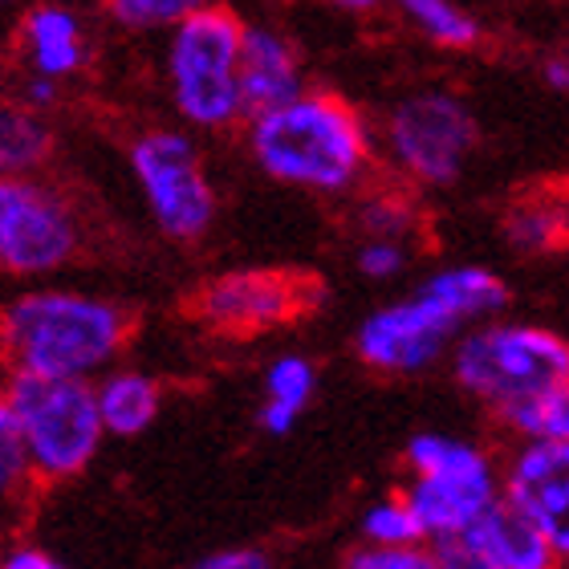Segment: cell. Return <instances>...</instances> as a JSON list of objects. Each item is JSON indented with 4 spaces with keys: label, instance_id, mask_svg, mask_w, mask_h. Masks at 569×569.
Masks as SVG:
<instances>
[{
    "label": "cell",
    "instance_id": "cell-29",
    "mask_svg": "<svg viewBox=\"0 0 569 569\" xmlns=\"http://www.w3.org/2000/svg\"><path fill=\"white\" fill-rule=\"evenodd\" d=\"M358 269L367 277H395L403 269V249L391 240H370L367 249L358 252Z\"/></svg>",
    "mask_w": 569,
    "mask_h": 569
},
{
    "label": "cell",
    "instance_id": "cell-12",
    "mask_svg": "<svg viewBox=\"0 0 569 569\" xmlns=\"http://www.w3.org/2000/svg\"><path fill=\"white\" fill-rule=\"evenodd\" d=\"M411 509L419 512L427 537L439 533H463L480 512L497 500V480H492V463L485 451L472 448L456 463L439 468V472L416 476V485L407 492Z\"/></svg>",
    "mask_w": 569,
    "mask_h": 569
},
{
    "label": "cell",
    "instance_id": "cell-16",
    "mask_svg": "<svg viewBox=\"0 0 569 569\" xmlns=\"http://www.w3.org/2000/svg\"><path fill=\"white\" fill-rule=\"evenodd\" d=\"M98 403H102L107 431H114V436H139V431H147V427L154 423V416H159V387H154L147 375L122 370V375L102 379Z\"/></svg>",
    "mask_w": 569,
    "mask_h": 569
},
{
    "label": "cell",
    "instance_id": "cell-4",
    "mask_svg": "<svg viewBox=\"0 0 569 569\" xmlns=\"http://www.w3.org/2000/svg\"><path fill=\"white\" fill-rule=\"evenodd\" d=\"M4 403L21 423L33 472L41 480H66L94 460L107 419L98 403V387L86 379H46L12 370Z\"/></svg>",
    "mask_w": 569,
    "mask_h": 569
},
{
    "label": "cell",
    "instance_id": "cell-24",
    "mask_svg": "<svg viewBox=\"0 0 569 569\" xmlns=\"http://www.w3.org/2000/svg\"><path fill=\"white\" fill-rule=\"evenodd\" d=\"M33 472V456H29V443H24V431L12 416L9 403H0V480L4 488L24 485V476Z\"/></svg>",
    "mask_w": 569,
    "mask_h": 569
},
{
    "label": "cell",
    "instance_id": "cell-2",
    "mask_svg": "<svg viewBox=\"0 0 569 569\" xmlns=\"http://www.w3.org/2000/svg\"><path fill=\"white\" fill-rule=\"evenodd\" d=\"M509 301V289L488 269H448L436 273L411 301L379 309L358 330V355L387 375H416L431 367L451 333L468 318L497 313Z\"/></svg>",
    "mask_w": 569,
    "mask_h": 569
},
{
    "label": "cell",
    "instance_id": "cell-20",
    "mask_svg": "<svg viewBox=\"0 0 569 569\" xmlns=\"http://www.w3.org/2000/svg\"><path fill=\"white\" fill-rule=\"evenodd\" d=\"M395 4H399L427 37H436L439 46H476V37H480L472 17H463L451 0H395Z\"/></svg>",
    "mask_w": 569,
    "mask_h": 569
},
{
    "label": "cell",
    "instance_id": "cell-28",
    "mask_svg": "<svg viewBox=\"0 0 569 569\" xmlns=\"http://www.w3.org/2000/svg\"><path fill=\"white\" fill-rule=\"evenodd\" d=\"M362 224L375 237H399V232L411 228V200H399V196H391V200H370L367 212H362Z\"/></svg>",
    "mask_w": 569,
    "mask_h": 569
},
{
    "label": "cell",
    "instance_id": "cell-7",
    "mask_svg": "<svg viewBox=\"0 0 569 569\" xmlns=\"http://www.w3.org/2000/svg\"><path fill=\"white\" fill-rule=\"evenodd\" d=\"M131 167L167 237L196 240L212 224L216 196L200 171L196 147L176 131H151L131 147Z\"/></svg>",
    "mask_w": 569,
    "mask_h": 569
},
{
    "label": "cell",
    "instance_id": "cell-10",
    "mask_svg": "<svg viewBox=\"0 0 569 569\" xmlns=\"http://www.w3.org/2000/svg\"><path fill=\"white\" fill-rule=\"evenodd\" d=\"M505 497L569 558V439H529L509 463Z\"/></svg>",
    "mask_w": 569,
    "mask_h": 569
},
{
    "label": "cell",
    "instance_id": "cell-3",
    "mask_svg": "<svg viewBox=\"0 0 569 569\" xmlns=\"http://www.w3.org/2000/svg\"><path fill=\"white\" fill-rule=\"evenodd\" d=\"M252 154L284 183L346 191L367 167V131L342 98L301 94L252 119Z\"/></svg>",
    "mask_w": 569,
    "mask_h": 569
},
{
    "label": "cell",
    "instance_id": "cell-33",
    "mask_svg": "<svg viewBox=\"0 0 569 569\" xmlns=\"http://www.w3.org/2000/svg\"><path fill=\"white\" fill-rule=\"evenodd\" d=\"M546 82L553 90H569V58H553L546 66Z\"/></svg>",
    "mask_w": 569,
    "mask_h": 569
},
{
    "label": "cell",
    "instance_id": "cell-27",
    "mask_svg": "<svg viewBox=\"0 0 569 569\" xmlns=\"http://www.w3.org/2000/svg\"><path fill=\"white\" fill-rule=\"evenodd\" d=\"M472 443H463V439H451V436H416L411 439V448H407V460L416 468V476L423 472H439V468H448L456 463L460 456H468Z\"/></svg>",
    "mask_w": 569,
    "mask_h": 569
},
{
    "label": "cell",
    "instance_id": "cell-22",
    "mask_svg": "<svg viewBox=\"0 0 569 569\" xmlns=\"http://www.w3.org/2000/svg\"><path fill=\"white\" fill-rule=\"evenodd\" d=\"M509 240L525 252L553 249V244L569 240L566 212L546 208V203H525V208H517V212L509 216Z\"/></svg>",
    "mask_w": 569,
    "mask_h": 569
},
{
    "label": "cell",
    "instance_id": "cell-11",
    "mask_svg": "<svg viewBox=\"0 0 569 569\" xmlns=\"http://www.w3.org/2000/svg\"><path fill=\"white\" fill-rule=\"evenodd\" d=\"M306 284L297 277L252 269V273H228L200 293V318L216 330L249 333L289 321L306 306Z\"/></svg>",
    "mask_w": 569,
    "mask_h": 569
},
{
    "label": "cell",
    "instance_id": "cell-34",
    "mask_svg": "<svg viewBox=\"0 0 569 569\" xmlns=\"http://www.w3.org/2000/svg\"><path fill=\"white\" fill-rule=\"evenodd\" d=\"M346 9H375V0H338Z\"/></svg>",
    "mask_w": 569,
    "mask_h": 569
},
{
    "label": "cell",
    "instance_id": "cell-26",
    "mask_svg": "<svg viewBox=\"0 0 569 569\" xmlns=\"http://www.w3.org/2000/svg\"><path fill=\"white\" fill-rule=\"evenodd\" d=\"M431 553L439 569H505L497 558H488L468 533H439L431 537Z\"/></svg>",
    "mask_w": 569,
    "mask_h": 569
},
{
    "label": "cell",
    "instance_id": "cell-14",
    "mask_svg": "<svg viewBox=\"0 0 569 569\" xmlns=\"http://www.w3.org/2000/svg\"><path fill=\"white\" fill-rule=\"evenodd\" d=\"M463 533L472 537L488 558H497L505 569H558L561 553L553 549V541L509 497L492 500Z\"/></svg>",
    "mask_w": 569,
    "mask_h": 569
},
{
    "label": "cell",
    "instance_id": "cell-5",
    "mask_svg": "<svg viewBox=\"0 0 569 569\" xmlns=\"http://www.w3.org/2000/svg\"><path fill=\"white\" fill-rule=\"evenodd\" d=\"M456 379L505 416L569 382V342L533 326H488L460 342Z\"/></svg>",
    "mask_w": 569,
    "mask_h": 569
},
{
    "label": "cell",
    "instance_id": "cell-8",
    "mask_svg": "<svg viewBox=\"0 0 569 569\" xmlns=\"http://www.w3.org/2000/svg\"><path fill=\"white\" fill-rule=\"evenodd\" d=\"M78 249V224L70 203L33 179L0 183V264L33 277L66 264Z\"/></svg>",
    "mask_w": 569,
    "mask_h": 569
},
{
    "label": "cell",
    "instance_id": "cell-15",
    "mask_svg": "<svg viewBox=\"0 0 569 569\" xmlns=\"http://www.w3.org/2000/svg\"><path fill=\"white\" fill-rule=\"evenodd\" d=\"M21 41L33 73H46V78H66L86 58L78 17L58 9V4H41V9L29 12L21 24Z\"/></svg>",
    "mask_w": 569,
    "mask_h": 569
},
{
    "label": "cell",
    "instance_id": "cell-19",
    "mask_svg": "<svg viewBox=\"0 0 569 569\" xmlns=\"http://www.w3.org/2000/svg\"><path fill=\"white\" fill-rule=\"evenodd\" d=\"M500 419L512 431H521L525 439H569V382H561L558 391L541 395V399L512 407Z\"/></svg>",
    "mask_w": 569,
    "mask_h": 569
},
{
    "label": "cell",
    "instance_id": "cell-6",
    "mask_svg": "<svg viewBox=\"0 0 569 569\" xmlns=\"http://www.w3.org/2000/svg\"><path fill=\"white\" fill-rule=\"evenodd\" d=\"M240 46L244 24L228 9H196L176 24L171 90L179 114L196 127H224L244 110L240 98Z\"/></svg>",
    "mask_w": 569,
    "mask_h": 569
},
{
    "label": "cell",
    "instance_id": "cell-17",
    "mask_svg": "<svg viewBox=\"0 0 569 569\" xmlns=\"http://www.w3.org/2000/svg\"><path fill=\"white\" fill-rule=\"evenodd\" d=\"M264 391H269V399L261 407V427L273 436H284L297 423L301 407L309 403V395H313V367L306 358H277L269 367Z\"/></svg>",
    "mask_w": 569,
    "mask_h": 569
},
{
    "label": "cell",
    "instance_id": "cell-21",
    "mask_svg": "<svg viewBox=\"0 0 569 569\" xmlns=\"http://www.w3.org/2000/svg\"><path fill=\"white\" fill-rule=\"evenodd\" d=\"M362 533L370 541H379V546H419L427 537V529L419 521V512L411 509V500L391 497L370 505L367 517H362Z\"/></svg>",
    "mask_w": 569,
    "mask_h": 569
},
{
    "label": "cell",
    "instance_id": "cell-32",
    "mask_svg": "<svg viewBox=\"0 0 569 569\" xmlns=\"http://www.w3.org/2000/svg\"><path fill=\"white\" fill-rule=\"evenodd\" d=\"M58 78H46V73H33L29 82H24V90H21V98L29 102V107H49L53 98H58Z\"/></svg>",
    "mask_w": 569,
    "mask_h": 569
},
{
    "label": "cell",
    "instance_id": "cell-13",
    "mask_svg": "<svg viewBox=\"0 0 569 569\" xmlns=\"http://www.w3.org/2000/svg\"><path fill=\"white\" fill-rule=\"evenodd\" d=\"M240 98L244 114H264L284 102L301 98V70H297L293 49L269 29L244 24V46H240Z\"/></svg>",
    "mask_w": 569,
    "mask_h": 569
},
{
    "label": "cell",
    "instance_id": "cell-1",
    "mask_svg": "<svg viewBox=\"0 0 569 569\" xmlns=\"http://www.w3.org/2000/svg\"><path fill=\"white\" fill-rule=\"evenodd\" d=\"M131 318L86 293H24L4 309V350L17 370L46 379H86L127 342Z\"/></svg>",
    "mask_w": 569,
    "mask_h": 569
},
{
    "label": "cell",
    "instance_id": "cell-25",
    "mask_svg": "<svg viewBox=\"0 0 569 569\" xmlns=\"http://www.w3.org/2000/svg\"><path fill=\"white\" fill-rule=\"evenodd\" d=\"M346 569H439L436 553L419 546H362L346 558Z\"/></svg>",
    "mask_w": 569,
    "mask_h": 569
},
{
    "label": "cell",
    "instance_id": "cell-30",
    "mask_svg": "<svg viewBox=\"0 0 569 569\" xmlns=\"http://www.w3.org/2000/svg\"><path fill=\"white\" fill-rule=\"evenodd\" d=\"M188 569H273V566H269V558H264L261 549H220V553L196 561Z\"/></svg>",
    "mask_w": 569,
    "mask_h": 569
},
{
    "label": "cell",
    "instance_id": "cell-23",
    "mask_svg": "<svg viewBox=\"0 0 569 569\" xmlns=\"http://www.w3.org/2000/svg\"><path fill=\"white\" fill-rule=\"evenodd\" d=\"M107 12L127 29H159V24L188 21L191 12L203 9V0H102Z\"/></svg>",
    "mask_w": 569,
    "mask_h": 569
},
{
    "label": "cell",
    "instance_id": "cell-18",
    "mask_svg": "<svg viewBox=\"0 0 569 569\" xmlns=\"http://www.w3.org/2000/svg\"><path fill=\"white\" fill-rule=\"evenodd\" d=\"M49 154L46 122L29 110H4L0 114V167L4 171H29Z\"/></svg>",
    "mask_w": 569,
    "mask_h": 569
},
{
    "label": "cell",
    "instance_id": "cell-31",
    "mask_svg": "<svg viewBox=\"0 0 569 569\" xmlns=\"http://www.w3.org/2000/svg\"><path fill=\"white\" fill-rule=\"evenodd\" d=\"M0 569H66V566H61L58 558H49L46 549L29 546V549H17V553H9Z\"/></svg>",
    "mask_w": 569,
    "mask_h": 569
},
{
    "label": "cell",
    "instance_id": "cell-9",
    "mask_svg": "<svg viewBox=\"0 0 569 569\" xmlns=\"http://www.w3.org/2000/svg\"><path fill=\"white\" fill-rule=\"evenodd\" d=\"M387 139L411 176L427 183H451L460 176V159L472 151L476 122L460 98L416 94L391 110Z\"/></svg>",
    "mask_w": 569,
    "mask_h": 569
}]
</instances>
